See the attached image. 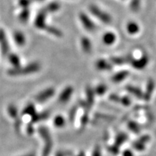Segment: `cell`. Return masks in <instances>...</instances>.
<instances>
[{"label":"cell","mask_w":156,"mask_h":156,"mask_svg":"<svg viewBox=\"0 0 156 156\" xmlns=\"http://www.w3.org/2000/svg\"><path fill=\"white\" fill-rule=\"evenodd\" d=\"M89 9L90 11L91 12V13L94 16L96 17L98 19L100 20L101 22L106 23V24H109V23H112V18L111 17V15H109L108 13L102 11L100 8H98L95 5H90Z\"/></svg>","instance_id":"1"},{"label":"cell","mask_w":156,"mask_h":156,"mask_svg":"<svg viewBox=\"0 0 156 156\" xmlns=\"http://www.w3.org/2000/svg\"><path fill=\"white\" fill-rule=\"evenodd\" d=\"M80 21L83 23L84 28L86 29L87 31L93 32V31L95 30L96 26H95L94 23L89 18V17L87 15L84 14V13H81L80 15Z\"/></svg>","instance_id":"2"},{"label":"cell","mask_w":156,"mask_h":156,"mask_svg":"<svg viewBox=\"0 0 156 156\" xmlns=\"http://www.w3.org/2000/svg\"><path fill=\"white\" fill-rule=\"evenodd\" d=\"M132 65L136 69H144L148 63V58L147 56H143L141 58L138 60H132L131 62Z\"/></svg>","instance_id":"3"},{"label":"cell","mask_w":156,"mask_h":156,"mask_svg":"<svg viewBox=\"0 0 156 156\" xmlns=\"http://www.w3.org/2000/svg\"><path fill=\"white\" fill-rule=\"evenodd\" d=\"M102 40L103 42L106 45H112L116 41V36L114 33L107 32L106 34H103Z\"/></svg>","instance_id":"4"},{"label":"cell","mask_w":156,"mask_h":156,"mask_svg":"<svg viewBox=\"0 0 156 156\" xmlns=\"http://www.w3.org/2000/svg\"><path fill=\"white\" fill-rule=\"evenodd\" d=\"M126 31L131 35H134L137 34L140 31V26L137 23L133 21L129 22L126 25Z\"/></svg>","instance_id":"5"},{"label":"cell","mask_w":156,"mask_h":156,"mask_svg":"<svg viewBox=\"0 0 156 156\" xmlns=\"http://www.w3.org/2000/svg\"><path fill=\"white\" fill-rule=\"evenodd\" d=\"M95 67H96L98 69L101 70V71L110 70V69H112V66H111V64L104 59L98 60L96 64H95Z\"/></svg>","instance_id":"6"},{"label":"cell","mask_w":156,"mask_h":156,"mask_svg":"<svg viewBox=\"0 0 156 156\" xmlns=\"http://www.w3.org/2000/svg\"><path fill=\"white\" fill-rule=\"evenodd\" d=\"M81 45H82V48L84 51L85 53L88 54L92 50V44H91L90 41L88 38L86 37H84L82 38L81 40Z\"/></svg>","instance_id":"7"},{"label":"cell","mask_w":156,"mask_h":156,"mask_svg":"<svg viewBox=\"0 0 156 156\" xmlns=\"http://www.w3.org/2000/svg\"><path fill=\"white\" fill-rule=\"evenodd\" d=\"M128 75H129V73L127 71L119 72V73L115 74V75L113 76L112 81L116 83H121V82H122L124 80H125L126 78L128 77Z\"/></svg>","instance_id":"8"},{"label":"cell","mask_w":156,"mask_h":156,"mask_svg":"<svg viewBox=\"0 0 156 156\" xmlns=\"http://www.w3.org/2000/svg\"><path fill=\"white\" fill-rule=\"evenodd\" d=\"M154 86H155L154 82L153 80H149L147 85V87H146V92L145 94L143 95L144 99H145V100H149L150 98L151 97L152 93L153 92Z\"/></svg>","instance_id":"9"},{"label":"cell","mask_w":156,"mask_h":156,"mask_svg":"<svg viewBox=\"0 0 156 156\" xmlns=\"http://www.w3.org/2000/svg\"><path fill=\"white\" fill-rule=\"evenodd\" d=\"M73 89L72 87H68L66 88L62 92V93L60 95V101H62V102H65L69 100V98L71 96L72 94H73Z\"/></svg>","instance_id":"10"},{"label":"cell","mask_w":156,"mask_h":156,"mask_svg":"<svg viewBox=\"0 0 156 156\" xmlns=\"http://www.w3.org/2000/svg\"><path fill=\"white\" fill-rule=\"evenodd\" d=\"M127 90L130 93H132V95H134V96L137 97V98H142L143 97V93H142V91L140 90L139 88L137 87H133V86H128L126 87Z\"/></svg>","instance_id":"11"},{"label":"cell","mask_w":156,"mask_h":156,"mask_svg":"<svg viewBox=\"0 0 156 156\" xmlns=\"http://www.w3.org/2000/svg\"><path fill=\"white\" fill-rule=\"evenodd\" d=\"M106 90H107L106 85H98L96 88H95V92L98 95H102L105 94V93H106Z\"/></svg>","instance_id":"12"},{"label":"cell","mask_w":156,"mask_h":156,"mask_svg":"<svg viewBox=\"0 0 156 156\" xmlns=\"http://www.w3.org/2000/svg\"><path fill=\"white\" fill-rule=\"evenodd\" d=\"M111 61L113 64H116V65H122L125 62V58L122 57H112L111 58Z\"/></svg>","instance_id":"13"},{"label":"cell","mask_w":156,"mask_h":156,"mask_svg":"<svg viewBox=\"0 0 156 156\" xmlns=\"http://www.w3.org/2000/svg\"><path fill=\"white\" fill-rule=\"evenodd\" d=\"M140 0H132L131 4H130V7L134 11H137L140 8Z\"/></svg>","instance_id":"14"},{"label":"cell","mask_w":156,"mask_h":156,"mask_svg":"<svg viewBox=\"0 0 156 156\" xmlns=\"http://www.w3.org/2000/svg\"><path fill=\"white\" fill-rule=\"evenodd\" d=\"M15 41L19 44H23V43L24 42V36L20 34H17L15 35Z\"/></svg>","instance_id":"15"},{"label":"cell","mask_w":156,"mask_h":156,"mask_svg":"<svg viewBox=\"0 0 156 156\" xmlns=\"http://www.w3.org/2000/svg\"><path fill=\"white\" fill-rule=\"evenodd\" d=\"M121 102L122 103L123 105H124V106H129L130 103H131V101H130V99L129 98L127 97H122L120 98V100Z\"/></svg>","instance_id":"16"},{"label":"cell","mask_w":156,"mask_h":156,"mask_svg":"<svg viewBox=\"0 0 156 156\" xmlns=\"http://www.w3.org/2000/svg\"><path fill=\"white\" fill-rule=\"evenodd\" d=\"M48 8H50V10H53V11H56L59 8V5L57 3H53L51 4V5L48 6Z\"/></svg>","instance_id":"17"},{"label":"cell","mask_w":156,"mask_h":156,"mask_svg":"<svg viewBox=\"0 0 156 156\" xmlns=\"http://www.w3.org/2000/svg\"><path fill=\"white\" fill-rule=\"evenodd\" d=\"M92 156H101V148L99 147H96L93 152Z\"/></svg>","instance_id":"18"},{"label":"cell","mask_w":156,"mask_h":156,"mask_svg":"<svg viewBox=\"0 0 156 156\" xmlns=\"http://www.w3.org/2000/svg\"><path fill=\"white\" fill-rule=\"evenodd\" d=\"M55 122L57 126H61L63 125V124L64 123V120L63 118H62V117H58V118H56Z\"/></svg>","instance_id":"19"},{"label":"cell","mask_w":156,"mask_h":156,"mask_svg":"<svg viewBox=\"0 0 156 156\" xmlns=\"http://www.w3.org/2000/svg\"><path fill=\"white\" fill-rule=\"evenodd\" d=\"M123 156H134V153L130 150H125L123 153Z\"/></svg>","instance_id":"20"}]
</instances>
